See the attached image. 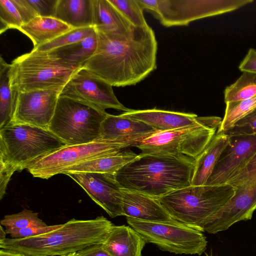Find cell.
I'll return each mask as SVG.
<instances>
[{"mask_svg": "<svg viewBox=\"0 0 256 256\" xmlns=\"http://www.w3.org/2000/svg\"><path fill=\"white\" fill-rule=\"evenodd\" d=\"M96 32V48L82 67L112 86L135 85L156 69L158 42L149 26L124 34Z\"/></svg>", "mask_w": 256, "mask_h": 256, "instance_id": "1", "label": "cell"}, {"mask_svg": "<svg viewBox=\"0 0 256 256\" xmlns=\"http://www.w3.org/2000/svg\"><path fill=\"white\" fill-rule=\"evenodd\" d=\"M194 158L139 154L114 174L121 188L158 199L191 185Z\"/></svg>", "mask_w": 256, "mask_h": 256, "instance_id": "2", "label": "cell"}, {"mask_svg": "<svg viewBox=\"0 0 256 256\" xmlns=\"http://www.w3.org/2000/svg\"><path fill=\"white\" fill-rule=\"evenodd\" d=\"M114 224L104 216L86 220L72 219L56 230L31 238H6L0 248L25 256H62L102 244Z\"/></svg>", "mask_w": 256, "mask_h": 256, "instance_id": "3", "label": "cell"}, {"mask_svg": "<svg viewBox=\"0 0 256 256\" xmlns=\"http://www.w3.org/2000/svg\"><path fill=\"white\" fill-rule=\"evenodd\" d=\"M234 194L235 188L229 184L190 185L158 200L173 219L204 232L206 220L222 208Z\"/></svg>", "mask_w": 256, "mask_h": 256, "instance_id": "4", "label": "cell"}, {"mask_svg": "<svg viewBox=\"0 0 256 256\" xmlns=\"http://www.w3.org/2000/svg\"><path fill=\"white\" fill-rule=\"evenodd\" d=\"M222 121L218 116H200L196 124L157 132L132 146L140 150L141 154L186 156L196 159L216 134Z\"/></svg>", "mask_w": 256, "mask_h": 256, "instance_id": "5", "label": "cell"}, {"mask_svg": "<svg viewBox=\"0 0 256 256\" xmlns=\"http://www.w3.org/2000/svg\"><path fill=\"white\" fill-rule=\"evenodd\" d=\"M105 110L60 96L48 130L66 145L100 140Z\"/></svg>", "mask_w": 256, "mask_h": 256, "instance_id": "6", "label": "cell"}, {"mask_svg": "<svg viewBox=\"0 0 256 256\" xmlns=\"http://www.w3.org/2000/svg\"><path fill=\"white\" fill-rule=\"evenodd\" d=\"M65 145L48 130L37 126L12 122L0 129V157L19 172L34 160Z\"/></svg>", "mask_w": 256, "mask_h": 256, "instance_id": "7", "label": "cell"}, {"mask_svg": "<svg viewBox=\"0 0 256 256\" xmlns=\"http://www.w3.org/2000/svg\"><path fill=\"white\" fill-rule=\"evenodd\" d=\"M78 69L64 65L46 52L32 50L12 62L11 84L18 94L64 87Z\"/></svg>", "mask_w": 256, "mask_h": 256, "instance_id": "8", "label": "cell"}, {"mask_svg": "<svg viewBox=\"0 0 256 256\" xmlns=\"http://www.w3.org/2000/svg\"><path fill=\"white\" fill-rule=\"evenodd\" d=\"M166 27L184 26L200 18L232 12L252 0H137Z\"/></svg>", "mask_w": 256, "mask_h": 256, "instance_id": "9", "label": "cell"}, {"mask_svg": "<svg viewBox=\"0 0 256 256\" xmlns=\"http://www.w3.org/2000/svg\"><path fill=\"white\" fill-rule=\"evenodd\" d=\"M126 222L146 243L160 250L176 254L201 255L206 250L207 240L202 232L174 219L150 222L126 217Z\"/></svg>", "mask_w": 256, "mask_h": 256, "instance_id": "10", "label": "cell"}, {"mask_svg": "<svg viewBox=\"0 0 256 256\" xmlns=\"http://www.w3.org/2000/svg\"><path fill=\"white\" fill-rule=\"evenodd\" d=\"M127 147L124 144L101 140L65 145L34 160L26 169L34 177L48 179L82 162L118 153Z\"/></svg>", "mask_w": 256, "mask_h": 256, "instance_id": "11", "label": "cell"}, {"mask_svg": "<svg viewBox=\"0 0 256 256\" xmlns=\"http://www.w3.org/2000/svg\"><path fill=\"white\" fill-rule=\"evenodd\" d=\"M60 96L104 110L113 108L126 112L130 110L118 101L111 84L83 67L72 75L62 88Z\"/></svg>", "mask_w": 256, "mask_h": 256, "instance_id": "12", "label": "cell"}, {"mask_svg": "<svg viewBox=\"0 0 256 256\" xmlns=\"http://www.w3.org/2000/svg\"><path fill=\"white\" fill-rule=\"evenodd\" d=\"M229 136L228 143L205 185L228 184L244 168L256 154V134Z\"/></svg>", "mask_w": 256, "mask_h": 256, "instance_id": "13", "label": "cell"}, {"mask_svg": "<svg viewBox=\"0 0 256 256\" xmlns=\"http://www.w3.org/2000/svg\"><path fill=\"white\" fill-rule=\"evenodd\" d=\"M63 88L18 93L12 122L48 130L54 115L58 98Z\"/></svg>", "mask_w": 256, "mask_h": 256, "instance_id": "14", "label": "cell"}, {"mask_svg": "<svg viewBox=\"0 0 256 256\" xmlns=\"http://www.w3.org/2000/svg\"><path fill=\"white\" fill-rule=\"evenodd\" d=\"M111 218L123 216L122 188L114 174L66 172Z\"/></svg>", "mask_w": 256, "mask_h": 256, "instance_id": "15", "label": "cell"}, {"mask_svg": "<svg viewBox=\"0 0 256 256\" xmlns=\"http://www.w3.org/2000/svg\"><path fill=\"white\" fill-rule=\"evenodd\" d=\"M256 210V183L236 188L230 200L206 220L204 230L212 234L226 230L238 222L251 220Z\"/></svg>", "mask_w": 256, "mask_h": 256, "instance_id": "16", "label": "cell"}, {"mask_svg": "<svg viewBox=\"0 0 256 256\" xmlns=\"http://www.w3.org/2000/svg\"><path fill=\"white\" fill-rule=\"evenodd\" d=\"M157 132L143 122L120 114H108L102 124L100 140L122 144L130 147Z\"/></svg>", "mask_w": 256, "mask_h": 256, "instance_id": "17", "label": "cell"}, {"mask_svg": "<svg viewBox=\"0 0 256 256\" xmlns=\"http://www.w3.org/2000/svg\"><path fill=\"white\" fill-rule=\"evenodd\" d=\"M123 216L140 220L158 222L172 220L158 199L122 188Z\"/></svg>", "mask_w": 256, "mask_h": 256, "instance_id": "18", "label": "cell"}, {"mask_svg": "<svg viewBox=\"0 0 256 256\" xmlns=\"http://www.w3.org/2000/svg\"><path fill=\"white\" fill-rule=\"evenodd\" d=\"M123 116L143 122L158 132L180 128L196 124L200 116L194 114L184 113L158 109L130 110L120 114Z\"/></svg>", "mask_w": 256, "mask_h": 256, "instance_id": "19", "label": "cell"}, {"mask_svg": "<svg viewBox=\"0 0 256 256\" xmlns=\"http://www.w3.org/2000/svg\"><path fill=\"white\" fill-rule=\"evenodd\" d=\"M146 243L131 226L114 225L102 244L112 256H142Z\"/></svg>", "mask_w": 256, "mask_h": 256, "instance_id": "20", "label": "cell"}, {"mask_svg": "<svg viewBox=\"0 0 256 256\" xmlns=\"http://www.w3.org/2000/svg\"><path fill=\"white\" fill-rule=\"evenodd\" d=\"M94 28L105 34H124L134 26L109 0H94Z\"/></svg>", "mask_w": 256, "mask_h": 256, "instance_id": "21", "label": "cell"}, {"mask_svg": "<svg viewBox=\"0 0 256 256\" xmlns=\"http://www.w3.org/2000/svg\"><path fill=\"white\" fill-rule=\"evenodd\" d=\"M229 140L228 135L216 133L207 146L195 160L191 185L206 184Z\"/></svg>", "mask_w": 256, "mask_h": 256, "instance_id": "22", "label": "cell"}, {"mask_svg": "<svg viewBox=\"0 0 256 256\" xmlns=\"http://www.w3.org/2000/svg\"><path fill=\"white\" fill-rule=\"evenodd\" d=\"M73 29L56 18L37 16L23 24L18 30L32 40L34 48L50 42Z\"/></svg>", "mask_w": 256, "mask_h": 256, "instance_id": "23", "label": "cell"}, {"mask_svg": "<svg viewBox=\"0 0 256 256\" xmlns=\"http://www.w3.org/2000/svg\"><path fill=\"white\" fill-rule=\"evenodd\" d=\"M54 18L74 28L94 27V0H58Z\"/></svg>", "mask_w": 256, "mask_h": 256, "instance_id": "24", "label": "cell"}, {"mask_svg": "<svg viewBox=\"0 0 256 256\" xmlns=\"http://www.w3.org/2000/svg\"><path fill=\"white\" fill-rule=\"evenodd\" d=\"M96 32L81 41L46 52L64 65L79 68L94 54L97 46Z\"/></svg>", "mask_w": 256, "mask_h": 256, "instance_id": "25", "label": "cell"}, {"mask_svg": "<svg viewBox=\"0 0 256 256\" xmlns=\"http://www.w3.org/2000/svg\"><path fill=\"white\" fill-rule=\"evenodd\" d=\"M138 156L139 154L130 150L121 151L115 154L85 161L68 168L66 172L115 174L124 166Z\"/></svg>", "mask_w": 256, "mask_h": 256, "instance_id": "26", "label": "cell"}, {"mask_svg": "<svg viewBox=\"0 0 256 256\" xmlns=\"http://www.w3.org/2000/svg\"><path fill=\"white\" fill-rule=\"evenodd\" d=\"M10 64L0 58V129L10 124L14 115L18 94L12 88Z\"/></svg>", "mask_w": 256, "mask_h": 256, "instance_id": "27", "label": "cell"}, {"mask_svg": "<svg viewBox=\"0 0 256 256\" xmlns=\"http://www.w3.org/2000/svg\"><path fill=\"white\" fill-rule=\"evenodd\" d=\"M256 108V96L246 100L226 103L224 115L216 133L225 132Z\"/></svg>", "mask_w": 256, "mask_h": 256, "instance_id": "28", "label": "cell"}, {"mask_svg": "<svg viewBox=\"0 0 256 256\" xmlns=\"http://www.w3.org/2000/svg\"><path fill=\"white\" fill-rule=\"evenodd\" d=\"M226 103L252 98L256 96V74L244 72L233 84L224 90Z\"/></svg>", "mask_w": 256, "mask_h": 256, "instance_id": "29", "label": "cell"}, {"mask_svg": "<svg viewBox=\"0 0 256 256\" xmlns=\"http://www.w3.org/2000/svg\"><path fill=\"white\" fill-rule=\"evenodd\" d=\"M0 225L6 230L48 226L38 218V212L26 208L18 213L5 216L0 221Z\"/></svg>", "mask_w": 256, "mask_h": 256, "instance_id": "30", "label": "cell"}, {"mask_svg": "<svg viewBox=\"0 0 256 256\" xmlns=\"http://www.w3.org/2000/svg\"><path fill=\"white\" fill-rule=\"evenodd\" d=\"M94 27L74 28L54 40L33 50L40 52H48L69 45L88 37L96 32Z\"/></svg>", "mask_w": 256, "mask_h": 256, "instance_id": "31", "label": "cell"}, {"mask_svg": "<svg viewBox=\"0 0 256 256\" xmlns=\"http://www.w3.org/2000/svg\"><path fill=\"white\" fill-rule=\"evenodd\" d=\"M24 24L20 14L12 0H0V34Z\"/></svg>", "mask_w": 256, "mask_h": 256, "instance_id": "32", "label": "cell"}, {"mask_svg": "<svg viewBox=\"0 0 256 256\" xmlns=\"http://www.w3.org/2000/svg\"><path fill=\"white\" fill-rule=\"evenodd\" d=\"M109 0L134 26H148L144 16V10L137 0Z\"/></svg>", "mask_w": 256, "mask_h": 256, "instance_id": "33", "label": "cell"}, {"mask_svg": "<svg viewBox=\"0 0 256 256\" xmlns=\"http://www.w3.org/2000/svg\"><path fill=\"white\" fill-rule=\"evenodd\" d=\"M224 134L228 136L256 134V108Z\"/></svg>", "mask_w": 256, "mask_h": 256, "instance_id": "34", "label": "cell"}, {"mask_svg": "<svg viewBox=\"0 0 256 256\" xmlns=\"http://www.w3.org/2000/svg\"><path fill=\"white\" fill-rule=\"evenodd\" d=\"M256 183V154L244 168L228 184L234 188Z\"/></svg>", "mask_w": 256, "mask_h": 256, "instance_id": "35", "label": "cell"}, {"mask_svg": "<svg viewBox=\"0 0 256 256\" xmlns=\"http://www.w3.org/2000/svg\"><path fill=\"white\" fill-rule=\"evenodd\" d=\"M61 224L48 225L46 226H32L20 229L5 230V231L6 234H9L12 238L23 239L44 234L56 229Z\"/></svg>", "mask_w": 256, "mask_h": 256, "instance_id": "36", "label": "cell"}, {"mask_svg": "<svg viewBox=\"0 0 256 256\" xmlns=\"http://www.w3.org/2000/svg\"><path fill=\"white\" fill-rule=\"evenodd\" d=\"M58 0H27L38 16H55Z\"/></svg>", "mask_w": 256, "mask_h": 256, "instance_id": "37", "label": "cell"}, {"mask_svg": "<svg viewBox=\"0 0 256 256\" xmlns=\"http://www.w3.org/2000/svg\"><path fill=\"white\" fill-rule=\"evenodd\" d=\"M16 172L12 166L0 157V198L2 199L10 178Z\"/></svg>", "mask_w": 256, "mask_h": 256, "instance_id": "38", "label": "cell"}, {"mask_svg": "<svg viewBox=\"0 0 256 256\" xmlns=\"http://www.w3.org/2000/svg\"><path fill=\"white\" fill-rule=\"evenodd\" d=\"M12 1L20 14L24 24L38 16L27 0H12Z\"/></svg>", "mask_w": 256, "mask_h": 256, "instance_id": "39", "label": "cell"}, {"mask_svg": "<svg viewBox=\"0 0 256 256\" xmlns=\"http://www.w3.org/2000/svg\"><path fill=\"white\" fill-rule=\"evenodd\" d=\"M239 69L241 71L256 74V50L250 48L241 62Z\"/></svg>", "mask_w": 256, "mask_h": 256, "instance_id": "40", "label": "cell"}, {"mask_svg": "<svg viewBox=\"0 0 256 256\" xmlns=\"http://www.w3.org/2000/svg\"><path fill=\"white\" fill-rule=\"evenodd\" d=\"M74 256H112L102 244H97L88 246L74 253Z\"/></svg>", "mask_w": 256, "mask_h": 256, "instance_id": "41", "label": "cell"}, {"mask_svg": "<svg viewBox=\"0 0 256 256\" xmlns=\"http://www.w3.org/2000/svg\"><path fill=\"white\" fill-rule=\"evenodd\" d=\"M0 256H25L24 254L10 250L1 248Z\"/></svg>", "mask_w": 256, "mask_h": 256, "instance_id": "42", "label": "cell"}, {"mask_svg": "<svg viewBox=\"0 0 256 256\" xmlns=\"http://www.w3.org/2000/svg\"><path fill=\"white\" fill-rule=\"evenodd\" d=\"M6 232L5 230H4L2 226L0 225V242L4 240L6 238Z\"/></svg>", "mask_w": 256, "mask_h": 256, "instance_id": "43", "label": "cell"}, {"mask_svg": "<svg viewBox=\"0 0 256 256\" xmlns=\"http://www.w3.org/2000/svg\"><path fill=\"white\" fill-rule=\"evenodd\" d=\"M74 253H72V254H68L62 256H74Z\"/></svg>", "mask_w": 256, "mask_h": 256, "instance_id": "44", "label": "cell"}, {"mask_svg": "<svg viewBox=\"0 0 256 256\" xmlns=\"http://www.w3.org/2000/svg\"></svg>", "mask_w": 256, "mask_h": 256, "instance_id": "45", "label": "cell"}]
</instances>
